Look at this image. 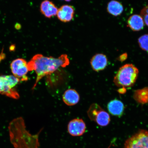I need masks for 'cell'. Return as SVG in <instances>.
I'll list each match as a JSON object with an SVG mask.
<instances>
[{"instance_id":"cell-1","label":"cell","mask_w":148,"mask_h":148,"mask_svg":"<svg viewBox=\"0 0 148 148\" xmlns=\"http://www.w3.org/2000/svg\"><path fill=\"white\" fill-rule=\"evenodd\" d=\"M70 64L67 55L62 54L55 58L46 57L40 54H36L27 62L29 71H34L36 74V82L32 89L36 87L40 79L46 76L51 75L60 68H65Z\"/></svg>"},{"instance_id":"cell-2","label":"cell","mask_w":148,"mask_h":148,"mask_svg":"<svg viewBox=\"0 0 148 148\" xmlns=\"http://www.w3.org/2000/svg\"><path fill=\"white\" fill-rule=\"evenodd\" d=\"M8 128L11 143L15 148H38V136L40 132L35 135L29 134L26 129L23 118L12 120Z\"/></svg>"},{"instance_id":"cell-3","label":"cell","mask_w":148,"mask_h":148,"mask_svg":"<svg viewBox=\"0 0 148 148\" xmlns=\"http://www.w3.org/2000/svg\"><path fill=\"white\" fill-rule=\"evenodd\" d=\"M138 70L132 64L125 65L120 68L114 79L119 87L128 88L134 86L138 78Z\"/></svg>"},{"instance_id":"cell-4","label":"cell","mask_w":148,"mask_h":148,"mask_svg":"<svg viewBox=\"0 0 148 148\" xmlns=\"http://www.w3.org/2000/svg\"><path fill=\"white\" fill-rule=\"evenodd\" d=\"M20 81L13 75L0 76V94L13 99H19L20 95L15 87Z\"/></svg>"},{"instance_id":"cell-5","label":"cell","mask_w":148,"mask_h":148,"mask_svg":"<svg viewBox=\"0 0 148 148\" xmlns=\"http://www.w3.org/2000/svg\"><path fill=\"white\" fill-rule=\"evenodd\" d=\"M87 114L90 120L95 121L100 126H106L110 123V114L97 103H92L90 105Z\"/></svg>"},{"instance_id":"cell-6","label":"cell","mask_w":148,"mask_h":148,"mask_svg":"<svg viewBox=\"0 0 148 148\" xmlns=\"http://www.w3.org/2000/svg\"><path fill=\"white\" fill-rule=\"evenodd\" d=\"M124 148H148V131H138L126 140Z\"/></svg>"},{"instance_id":"cell-7","label":"cell","mask_w":148,"mask_h":148,"mask_svg":"<svg viewBox=\"0 0 148 148\" xmlns=\"http://www.w3.org/2000/svg\"><path fill=\"white\" fill-rule=\"evenodd\" d=\"M10 68L13 75L20 81L28 80L27 75L29 71L27 62L23 58L16 59L11 63Z\"/></svg>"},{"instance_id":"cell-8","label":"cell","mask_w":148,"mask_h":148,"mask_svg":"<svg viewBox=\"0 0 148 148\" xmlns=\"http://www.w3.org/2000/svg\"><path fill=\"white\" fill-rule=\"evenodd\" d=\"M86 129V123L81 119H75L71 120L68 123V130L70 134L74 136H82Z\"/></svg>"},{"instance_id":"cell-9","label":"cell","mask_w":148,"mask_h":148,"mask_svg":"<svg viewBox=\"0 0 148 148\" xmlns=\"http://www.w3.org/2000/svg\"><path fill=\"white\" fill-rule=\"evenodd\" d=\"M75 13L73 7L68 5H64L58 9L57 16L61 21L68 23L73 19Z\"/></svg>"},{"instance_id":"cell-10","label":"cell","mask_w":148,"mask_h":148,"mask_svg":"<svg viewBox=\"0 0 148 148\" xmlns=\"http://www.w3.org/2000/svg\"><path fill=\"white\" fill-rule=\"evenodd\" d=\"M108 60L107 57L102 53H97L94 55L90 61L92 69L96 72L104 70L106 68Z\"/></svg>"},{"instance_id":"cell-11","label":"cell","mask_w":148,"mask_h":148,"mask_svg":"<svg viewBox=\"0 0 148 148\" xmlns=\"http://www.w3.org/2000/svg\"><path fill=\"white\" fill-rule=\"evenodd\" d=\"M58 9L54 3L49 0H44L40 5L42 14L46 17L49 18L56 16Z\"/></svg>"},{"instance_id":"cell-12","label":"cell","mask_w":148,"mask_h":148,"mask_svg":"<svg viewBox=\"0 0 148 148\" xmlns=\"http://www.w3.org/2000/svg\"><path fill=\"white\" fill-rule=\"evenodd\" d=\"M79 99L80 97L78 92L73 89L66 90L62 96L64 103L69 106L77 104L79 102Z\"/></svg>"},{"instance_id":"cell-13","label":"cell","mask_w":148,"mask_h":148,"mask_svg":"<svg viewBox=\"0 0 148 148\" xmlns=\"http://www.w3.org/2000/svg\"><path fill=\"white\" fill-rule=\"evenodd\" d=\"M107 107L110 114L116 116H121L123 115L125 110L123 103L116 99L110 101L107 105Z\"/></svg>"},{"instance_id":"cell-14","label":"cell","mask_w":148,"mask_h":148,"mask_svg":"<svg viewBox=\"0 0 148 148\" xmlns=\"http://www.w3.org/2000/svg\"><path fill=\"white\" fill-rule=\"evenodd\" d=\"M127 26L133 31L141 30L144 27V20L141 16L138 14L133 15L129 18Z\"/></svg>"},{"instance_id":"cell-15","label":"cell","mask_w":148,"mask_h":148,"mask_svg":"<svg viewBox=\"0 0 148 148\" xmlns=\"http://www.w3.org/2000/svg\"><path fill=\"white\" fill-rule=\"evenodd\" d=\"M107 10L109 14L116 16L120 15L122 13L123 7L119 2L113 0L108 3Z\"/></svg>"},{"instance_id":"cell-16","label":"cell","mask_w":148,"mask_h":148,"mask_svg":"<svg viewBox=\"0 0 148 148\" xmlns=\"http://www.w3.org/2000/svg\"><path fill=\"white\" fill-rule=\"evenodd\" d=\"M134 98L135 101L140 104L148 103V87L135 91Z\"/></svg>"},{"instance_id":"cell-17","label":"cell","mask_w":148,"mask_h":148,"mask_svg":"<svg viewBox=\"0 0 148 148\" xmlns=\"http://www.w3.org/2000/svg\"><path fill=\"white\" fill-rule=\"evenodd\" d=\"M138 43L142 49L148 51V34L140 36L138 38Z\"/></svg>"},{"instance_id":"cell-18","label":"cell","mask_w":148,"mask_h":148,"mask_svg":"<svg viewBox=\"0 0 148 148\" xmlns=\"http://www.w3.org/2000/svg\"><path fill=\"white\" fill-rule=\"evenodd\" d=\"M140 15L146 25L148 26V5L142 9L140 12Z\"/></svg>"},{"instance_id":"cell-19","label":"cell","mask_w":148,"mask_h":148,"mask_svg":"<svg viewBox=\"0 0 148 148\" xmlns=\"http://www.w3.org/2000/svg\"><path fill=\"white\" fill-rule=\"evenodd\" d=\"M126 92V88H120L118 90V92L120 94H124Z\"/></svg>"},{"instance_id":"cell-20","label":"cell","mask_w":148,"mask_h":148,"mask_svg":"<svg viewBox=\"0 0 148 148\" xmlns=\"http://www.w3.org/2000/svg\"><path fill=\"white\" fill-rule=\"evenodd\" d=\"M5 55L4 53H0V62H1L2 60H3L5 58Z\"/></svg>"},{"instance_id":"cell-21","label":"cell","mask_w":148,"mask_h":148,"mask_svg":"<svg viewBox=\"0 0 148 148\" xmlns=\"http://www.w3.org/2000/svg\"><path fill=\"white\" fill-rule=\"evenodd\" d=\"M127 55H123L121 56H120V61H124L127 58Z\"/></svg>"},{"instance_id":"cell-22","label":"cell","mask_w":148,"mask_h":148,"mask_svg":"<svg viewBox=\"0 0 148 148\" xmlns=\"http://www.w3.org/2000/svg\"><path fill=\"white\" fill-rule=\"evenodd\" d=\"M63 1H72V0H63Z\"/></svg>"}]
</instances>
